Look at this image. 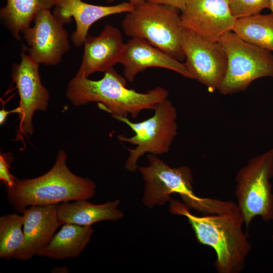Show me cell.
<instances>
[{"label": "cell", "instance_id": "1", "mask_svg": "<svg viewBox=\"0 0 273 273\" xmlns=\"http://www.w3.org/2000/svg\"><path fill=\"white\" fill-rule=\"evenodd\" d=\"M170 212L186 217L198 241L216 252L218 273H240L252 247L242 230L244 220L238 207L223 214L196 216L185 203L171 199Z\"/></svg>", "mask_w": 273, "mask_h": 273}, {"label": "cell", "instance_id": "2", "mask_svg": "<svg viewBox=\"0 0 273 273\" xmlns=\"http://www.w3.org/2000/svg\"><path fill=\"white\" fill-rule=\"evenodd\" d=\"M126 84L125 79L112 68L98 80L75 76L68 84L66 97L75 106L97 102L116 119L128 116L135 118L144 110H153L168 96V90L161 87L140 93L127 88Z\"/></svg>", "mask_w": 273, "mask_h": 273}, {"label": "cell", "instance_id": "3", "mask_svg": "<svg viewBox=\"0 0 273 273\" xmlns=\"http://www.w3.org/2000/svg\"><path fill=\"white\" fill-rule=\"evenodd\" d=\"M66 159V153L61 150L49 171L37 177L17 179L13 187L7 189L10 203L22 213L28 206L57 205L94 197L95 183L72 172Z\"/></svg>", "mask_w": 273, "mask_h": 273}, {"label": "cell", "instance_id": "4", "mask_svg": "<svg viewBox=\"0 0 273 273\" xmlns=\"http://www.w3.org/2000/svg\"><path fill=\"white\" fill-rule=\"evenodd\" d=\"M149 164L139 170L145 181L142 201L149 208L169 202L171 195H180L189 208L206 214H223L232 207L231 201L200 198L193 191V176L190 167L183 165L171 168L157 156L148 154Z\"/></svg>", "mask_w": 273, "mask_h": 273}, {"label": "cell", "instance_id": "5", "mask_svg": "<svg viewBox=\"0 0 273 273\" xmlns=\"http://www.w3.org/2000/svg\"><path fill=\"white\" fill-rule=\"evenodd\" d=\"M180 12L171 6L146 2L127 13L122 27L127 35L145 39L180 62L185 57L181 47L184 28Z\"/></svg>", "mask_w": 273, "mask_h": 273}, {"label": "cell", "instance_id": "6", "mask_svg": "<svg viewBox=\"0 0 273 273\" xmlns=\"http://www.w3.org/2000/svg\"><path fill=\"white\" fill-rule=\"evenodd\" d=\"M154 114L144 121L134 122L128 117H118L117 120L130 128L134 135L126 137L118 135L119 141L135 146L127 148L129 156L125 168L132 172L136 171L138 161L144 154L160 155L169 152L177 134V111L167 98L158 103L153 109Z\"/></svg>", "mask_w": 273, "mask_h": 273}, {"label": "cell", "instance_id": "7", "mask_svg": "<svg viewBox=\"0 0 273 273\" xmlns=\"http://www.w3.org/2000/svg\"><path fill=\"white\" fill-rule=\"evenodd\" d=\"M227 56V68L218 90L224 95L243 92L251 83L263 77L273 78L271 51L249 43L233 31L219 40Z\"/></svg>", "mask_w": 273, "mask_h": 273}, {"label": "cell", "instance_id": "8", "mask_svg": "<svg viewBox=\"0 0 273 273\" xmlns=\"http://www.w3.org/2000/svg\"><path fill=\"white\" fill-rule=\"evenodd\" d=\"M272 177L273 148L251 158L237 172L236 204L247 228L256 216L265 221L273 219Z\"/></svg>", "mask_w": 273, "mask_h": 273}, {"label": "cell", "instance_id": "9", "mask_svg": "<svg viewBox=\"0 0 273 273\" xmlns=\"http://www.w3.org/2000/svg\"><path fill=\"white\" fill-rule=\"evenodd\" d=\"M181 47L192 79L204 85L210 92L218 90L227 68L226 54L220 43L184 29Z\"/></svg>", "mask_w": 273, "mask_h": 273}, {"label": "cell", "instance_id": "10", "mask_svg": "<svg viewBox=\"0 0 273 273\" xmlns=\"http://www.w3.org/2000/svg\"><path fill=\"white\" fill-rule=\"evenodd\" d=\"M32 27L22 33L27 46L22 49L39 64L54 66L70 48L68 35L64 23L51 10L40 12L34 20Z\"/></svg>", "mask_w": 273, "mask_h": 273}, {"label": "cell", "instance_id": "11", "mask_svg": "<svg viewBox=\"0 0 273 273\" xmlns=\"http://www.w3.org/2000/svg\"><path fill=\"white\" fill-rule=\"evenodd\" d=\"M25 52L22 49L20 63L13 65L11 77L16 83L20 99L19 129L22 134L31 135L33 132V115L36 111L47 109L49 94L41 82L39 64Z\"/></svg>", "mask_w": 273, "mask_h": 273}, {"label": "cell", "instance_id": "12", "mask_svg": "<svg viewBox=\"0 0 273 273\" xmlns=\"http://www.w3.org/2000/svg\"><path fill=\"white\" fill-rule=\"evenodd\" d=\"M180 18L184 29L213 42L233 31L237 19L232 14L228 0H187Z\"/></svg>", "mask_w": 273, "mask_h": 273}, {"label": "cell", "instance_id": "13", "mask_svg": "<svg viewBox=\"0 0 273 273\" xmlns=\"http://www.w3.org/2000/svg\"><path fill=\"white\" fill-rule=\"evenodd\" d=\"M125 43L120 31L106 25L99 36H88L83 43V54L75 75L86 77L97 72H105L119 63Z\"/></svg>", "mask_w": 273, "mask_h": 273}, {"label": "cell", "instance_id": "14", "mask_svg": "<svg viewBox=\"0 0 273 273\" xmlns=\"http://www.w3.org/2000/svg\"><path fill=\"white\" fill-rule=\"evenodd\" d=\"M22 214L24 238L14 258L26 261L38 255L61 225L59 221L56 205L31 206Z\"/></svg>", "mask_w": 273, "mask_h": 273}, {"label": "cell", "instance_id": "15", "mask_svg": "<svg viewBox=\"0 0 273 273\" xmlns=\"http://www.w3.org/2000/svg\"><path fill=\"white\" fill-rule=\"evenodd\" d=\"M124 68L125 78L133 81L138 73L150 67H161L174 71L192 79L185 63L176 60L145 39L132 37L125 43L119 61Z\"/></svg>", "mask_w": 273, "mask_h": 273}, {"label": "cell", "instance_id": "16", "mask_svg": "<svg viewBox=\"0 0 273 273\" xmlns=\"http://www.w3.org/2000/svg\"><path fill=\"white\" fill-rule=\"evenodd\" d=\"M134 8L129 2L107 6L89 4L82 0H60L53 13L64 24L74 18L76 29L71 39L73 44L78 48L83 44L90 27L95 22L106 16L130 12Z\"/></svg>", "mask_w": 273, "mask_h": 273}, {"label": "cell", "instance_id": "17", "mask_svg": "<svg viewBox=\"0 0 273 273\" xmlns=\"http://www.w3.org/2000/svg\"><path fill=\"white\" fill-rule=\"evenodd\" d=\"M119 199L107 201L101 204H94L87 200L64 202L56 205L57 214L61 225L73 223L88 226L96 222L110 220L116 221L124 216L118 207Z\"/></svg>", "mask_w": 273, "mask_h": 273}, {"label": "cell", "instance_id": "18", "mask_svg": "<svg viewBox=\"0 0 273 273\" xmlns=\"http://www.w3.org/2000/svg\"><path fill=\"white\" fill-rule=\"evenodd\" d=\"M93 233L90 225L64 224L38 255L58 260L75 257L84 250Z\"/></svg>", "mask_w": 273, "mask_h": 273}, {"label": "cell", "instance_id": "19", "mask_svg": "<svg viewBox=\"0 0 273 273\" xmlns=\"http://www.w3.org/2000/svg\"><path fill=\"white\" fill-rule=\"evenodd\" d=\"M60 0H6L0 10L3 24L14 38L20 40V34L30 27L38 13L55 7Z\"/></svg>", "mask_w": 273, "mask_h": 273}, {"label": "cell", "instance_id": "20", "mask_svg": "<svg viewBox=\"0 0 273 273\" xmlns=\"http://www.w3.org/2000/svg\"><path fill=\"white\" fill-rule=\"evenodd\" d=\"M233 31L249 43L273 51L272 13L237 19Z\"/></svg>", "mask_w": 273, "mask_h": 273}, {"label": "cell", "instance_id": "21", "mask_svg": "<svg viewBox=\"0 0 273 273\" xmlns=\"http://www.w3.org/2000/svg\"><path fill=\"white\" fill-rule=\"evenodd\" d=\"M24 217L16 213L0 217V258L11 260L21 246L24 238Z\"/></svg>", "mask_w": 273, "mask_h": 273}, {"label": "cell", "instance_id": "22", "mask_svg": "<svg viewBox=\"0 0 273 273\" xmlns=\"http://www.w3.org/2000/svg\"><path fill=\"white\" fill-rule=\"evenodd\" d=\"M233 15L239 19L258 14L269 9L270 0H228Z\"/></svg>", "mask_w": 273, "mask_h": 273}, {"label": "cell", "instance_id": "23", "mask_svg": "<svg viewBox=\"0 0 273 273\" xmlns=\"http://www.w3.org/2000/svg\"><path fill=\"white\" fill-rule=\"evenodd\" d=\"M13 157L10 153L1 154L0 155V180L5 185L7 190L14 186L17 179L10 171Z\"/></svg>", "mask_w": 273, "mask_h": 273}, {"label": "cell", "instance_id": "24", "mask_svg": "<svg viewBox=\"0 0 273 273\" xmlns=\"http://www.w3.org/2000/svg\"><path fill=\"white\" fill-rule=\"evenodd\" d=\"M145 1L152 4L171 6L181 11L185 7L187 0H145Z\"/></svg>", "mask_w": 273, "mask_h": 273}, {"label": "cell", "instance_id": "25", "mask_svg": "<svg viewBox=\"0 0 273 273\" xmlns=\"http://www.w3.org/2000/svg\"><path fill=\"white\" fill-rule=\"evenodd\" d=\"M12 113H17L19 114L21 113V110L19 107L12 110L6 111L3 109L0 111V124L2 125L5 121L7 115Z\"/></svg>", "mask_w": 273, "mask_h": 273}, {"label": "cell", "instance_id": "26", "mask_svg": "<svg viewBox=\"0 0 273 273\" xmlns=\"http://www.w3.org/2000/svg\"><path fill=\"white\" fill-rule=\"evenodd\" d=\"M128 2L134 7L139 6L146 2L145 0H128Z\"/></svg>", "mask_w": 273, "mask_h": 273}, {"label": "cell", "instance_id": "27", "mask_svg": "<svg viewBox=\"0 0 273 273\" xmlns=\"http://www.w3.org/2000/svg\"><path fill=\"white\" fill-rule=\"evenodd\" d=\"M269 9L271 11V13L273 14V0H270Z\"/></svg>", "mask_w": 273, "mask_h": 273}, {"label": "cell", "instance_id": "28", "mask_svg": "<svg viewBox=\"0 0 273 273\" xmlns=\"http://www.w3.org/2000/svg\"><path fill=\"white\" fill-rule=\"evenodd\" d=\"M109 2H113L114 1H115V0H107Z\"/></svg>", "mask_w": 273, "mask_h": 273}, {"label": "cell", "instance_id": "29", "mask_svg": "<svg viewBox=\"0 0 273 273\" xmlns=\"http://www.w3.org/2000/svg\"><path fill=\"white\" fill-rule=\"evenodd\" d=\"M273 220V219H272ZM272 240H273V235H272Z\"/></svg>", "mask_w": 273, "mask_h": 273}]
</instances>
